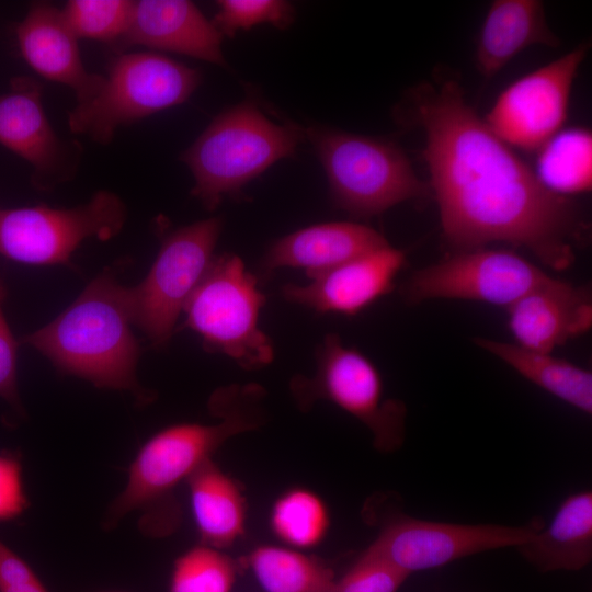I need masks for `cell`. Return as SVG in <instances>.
I'll use <instances>...</instances> for the list:
<instances>
[{"mask_svg":"<svg viewBox=\"0 0 592 592\" xmlns=\"http://www.w3.org/2000/svg\"><path fill=\"white\" fill-rule=\"evenodd\" d=\"M412 118L424 132L443 236L458 251L506 242L562 271L574 262L588 224L569 198L546 189L533 169L468 104L460 86L446 80L411 94Z\"/></svg>","mask_w":592,"mask_h":592,"instance_id":"obj_1","label":"cell"},{"mask_svg":"<svg viewBox=\"0 0 592 592\" xmlns=\"http://www.w3.org/2000/svg\"><path fill=\"white\" fill-rule=\"evenodd\" d=\"M261 395L258 386H231L217 390L210 410L216 423L172 424L151 435L132 460L123 490L110 503L103 526L115 527L133 512L143 514L141 527L153 536L169 533L163 516L174 528L179 517L172 504L173 491L230 437L260 425L255 411L249 409Z\"/></svg>","mask_w":592,"mask_h":592,"instance_id":"obj_2","label":"cell"},{"mask_svg":"<svg viewBox=\"0 0 592 592\" xmlns=\"http://www.w3.org/2000/svg\"><path fill=\"white\" fill-rule=\"evenodd\" d=\"M133 325L129 287L103 273L57 318L23 341L62 373L99 388L128 390L146 402L149 394L136 377L140 349Z\"/></svg>","mask_w":592,"mask_h":592,"instance_id":"obj_3","label":"cell"},{"mask_svg":"<svg viewBox=\"0 0 592 592\" xmlns=\"http://www.w3.org/2000/svg\"><path fill=\"white\" fill-rule=\"evenodd\" d=\"M301 136L299 128L274 123L251 102L223 112L181 156L194 177L192 195L215 209L226 195L292 156Z\"/></svg>","mask_w":592,"mask_h":592,"instance_id":"obj_4","label":"cell"},{"mask_svg":"<svg viewBox=\"0 0 592 592\" xmlns=\"http://www.w3.org/2000/svg\"><path fill=\"white\" fill-rule=\"evenodd\" d=\"M307 136L326 170L334 204L354 216L373 217L432 196L405 151L390 141L327 128H310Z\"/></svg>","mask_w":592,"mask_h":592,"instance_id":"obj_5","label":"cell"},{"mask_svg":"<svg viewBox=\"0 0 592 592\" xmlns=\"http://www.w3.org/2000/svg\"><path fill=\"white\" fill-rule=\"evenodd\" d=\"M200 77L197 70L157 53L122 55L98 92L69 113V128L106 145L119 127L185 102Z\"/></svg>","mask_w":592,"mask_h":592,"instance_id":"obj_6","label":"cell"},{"mask_svg":"<svg viewBox=\"0 0 592 592\" xmlns=\"http://www.w3.org/2000/svg\"><path fill=\"white\" fill-rule=\"evenodd\" d=\"M265 297L241 259L226 253L214 258L187 300L185 326L203 339L207 351L220 352L247 369L270 364V338L260 329Z\"/></svg>","mask_w":592,"mask_h":592,"instance_id":"obj_7","label":"cell"},{"mask_svg":"<svg viewBox=\"0 0 592 592\" xmlns=\"http://www.w3.org/2000/svg\"><path fill=\"white\" fill-rule=\"evenodd\" d=\"M312 377L297 375L292 394L301 409L317 400H328L362 422L382 453L400 448L406 435L407 409L402 401L384 398L380 373L374 363L354 348L343 344L335 333L327 334L316 350Z\"/></svg>","mask_w":592,"mask_h":592,"instance_id":"obj_8","label":"cell"},{"mask_svg":"<svg viewBox=\"0 0 592 592\" xmlns=\"http://www.w3.org/2000/svg\"><path fill=\"white\" fill-rule=\"evenodd\" d=\"M125 220L123 201L106 190L72 208L0 209V253L26 264L67 263L83 240H109L118 235Z\"/></svg>","mask_w":592,"mask_h":592,"instance_id":"obj_9","label":"cell"},{"mask_svg":"<svg viewBox=\"0 0 592 592\" xmlns=\"http://www.w3.org/2000/svg\"><path fill=\"white\" fill-rule=\"evenodd\" d=\"M220 230L216 217L175 230L163 240L144 281L129 287L134 325L156 348L171 339L179 315L215 258Z\"/></svg>","mask_w":592,"mask_h":592,"instance_id":"obj_10","label":"cell"},{"mask_svg":"<svg viewBox=\"0 0 592 592\" xmlns=\"http://www.w3.org/2000/svg\"><path fill=\"white\" fill-rule=\"evenodd\" d=\"M544 525L539 517L523 525L454 524L395 513L366 550L410 576L479 553L517 547Z\"/></svg>","mask_w":592,"mask_h":592,"instance_id":"obj_11","label":"cell"},{"mask_svg":"<svg viewBox=\"0 0 592 592\" xmlns=\"http://www.w3.org/2000/svg\"><path fill=\"white\" fill-rule=\"evenodd\" d=\"M549 276L509 250L477 248L415 271L401 294L408 304L447 298L508 308Z\"/></svg>","mask_w":592,"mask_h":592,"instance_id":"obj_12","label":"cell"},{"mask_svg":"<svg viewBox=\"0 0 592 592\" xmlns=\"http://www.w3.org/2000/svg\"><path fill=\"white\" fill-rule=\"evenodd\" d=\"M589 44L512 82L497 98L485 122L506 145L538 150L562 129L571 90Z\"/></svg>","mask_w":592,"mask_h":592,"instance_id":"obj_13","label":"cell"},{"mask_svg":"<svg viewBox=\"0 0 592 592\" xmlns=\"http://www.w3.org/2000/svg\"><path fill=\"white\" fill-rule=\"evenodd\" d=\"M405 263V252L387 244L330 269L306 285L287 284L283 296L316 312L356 315L394 288Z\"/></svg>","mask_w":592,"mask_h":592,"instance_id":"obj_14","label":"cell"},{"mask_svg":"<svg viewBox=\"0 0 592 592\" xmlns=\"http://www.w3.org/2000/svg\"><path fill=\"white\" fill-rule=\"evenodd\" d=\"M506 310L516 344L544 353H551L592 326L590 289L551 276Z\"/></svg>","mask_w":592,"mask_h":592,"instance_id":"obj_15","label":"cell"},{"mask_svg":"<svg viewBox=\"0 0 592 592\" xmlns=\"http://www.w3.org/2000/svg\"><path fill=\"white\" fill-rule=\"evenodd\" d=\"M0 144L33 167L37 186L47 189L68 175L66 145L45 114L39 84L29 77L13 79L0 94Z\"/></svg>","mask_w":592,"mask_h":592,"instance_id":"obj_16","label":"cell"},{"mask_svg":"<svg viewBox=\"0 0 592 592\" xmlns=\"http://www.w3.org/2000/svg\"><path fill=\"white\" fill-rule=\"evenodd\" d=\"M15 34L29 66L45 79L69 87L77 103L88 101L101 88L104 76L86 69L78 37L61 10L44 2L32 4Z\"/></svg>","mask_w":592,"mask_h":592,"instance_id":"obj_17","label":"cell"},{"mask_svg":"<svg viewBox=\"0 0 592 592\" xmlns=\"http://www.w3.org/2000/svg\"><path fill=\"white\" fill-rule=\"evenodd\" d=\"M223 34L198 8L186 0L134 1L122 41L128 45L187 55L225 66Z\"/></svg>","mask_w":592,"mask_h":592,"instance_id":"obj_18","label":"cell"},{"mask_svg":"<svg viewBox=\"0 0 592 592\" xmlns=\"http://www.w3.org/2000/svg\"><path fill=\"white\" fill-rule=\"evenodd\" d=\"M389 244L377 230L357 223L312 225L274 242L263 259L269 273L281 267L301 269L312 278L356 257Z\"/></svg>","mask_w":592,"mask_h":592,"instance_id":"obj_19","label":"cell"},{"mask_svg":"<svg viewBox=\"0 0 592 592\" xmlns=\"http://www.w3.org/2000/svg\"><path fill=\"white\" fill-rule=\"evenodd\" d=\"M558 44L542 1L496 0L487 11L478 38L477 67L483 77L492 78L524 49Z\"/></svg>","mask_w":592,"mask_h":592,"instance_id":"obj_20","label":"cell"},{"mask_svg":"<svg viewBox=\"0 0 592 592\" xmlns=\"http://www.w3.org/2000/svg\"><path fill=\"white\" fill-rule=\"evenodd\" d=\"M537 570L578 571L592 559V492L568 496L547 526L515 547Z\"/></svg>","mask_w":592,"mask_h":592,"instance_id":"obj_21","label":"cell"},{"mask_svg":"<svg viewBox=\"0 0 592 592\" xmlns=\"http://www.w3.org/2000/svg\"><path fill=\"white\" fill-rule=\"evenodd\" d=\"M202 544L226 549L246 535L247 499L241 485L212 458L186 481Z\"/></svg>","mask_w":592,"mask_h":592,"instance_id":"obj_22","label":"cell"},{"mask_svg":"<svg viewBox=\"0 0 592 592\" xmlns=\"http://www.w3.org/2000/svg\"><path fill=\"white\" fill-rule=\"evenodd\" d=\"M480 349L493 354L521 376L584 413L592 412V374L550 353L528 350L516 343L475 338Z\"/></svg>","mask_w":592,"mask_h":592,"instance_id":"obj_23","label":"cell"},{"mask_svg":"<svg viewBox=\"0 0 592 592\" xmlns=\"http://www.w3.org/2000/svg\"><path fill=\"white\" fill-rule=\"evenodd\" d=\"M246 563L263 592H331L335 581L325 561L284 545H259Z\"/></svg>","mask_w":592,"mask_h":592,"instance_id":"obj_24","label":"cell"},{"mask_svg":"<svg viewBox=\"0 0 592 592\" xmlns=\"http://www.w3.org/2000/svg\"><path fill=\"white\" fill-rule=\"evenodd\" d=\"M535 174L550 192L568 197L592 187V135L584 127L561 129L538 150Z\"/></svg>","mask_w":592,"mask_h":592,"instance_id":"obj_25","label":"cell"},{"mask_svg":"<svg viewBox=\"0 0 592 592\" xmlns=\"http://www.w3.org/2000/svg\"><path fill=\"white\" fill-rule=\"evenodd\" d=\"M330 526L329 508L311 489L289 488L271 506L270 528L284 546L310 550L322 543Z\"/></svg>","mask_w":592,"mask_h":592,"instance_id":"obj_26","label":"cell"},{"mask_svg":"<svg viewBox=\"0 0 592 592\" xmlns=\"http://www.w3.org/2000/svg\"><path fill=\"white\" fill-rule=\"evenodd\" d=\"M237 565L223 549L200 543L173 561L168 592H232Z\"/></svg>","mask_w":592,"mask_h":592,"instance_id":"obj_27","label":"cell"},{"mask_svg":"<svg viewBox=\"0 0 592 592\" xmlns=\"http://www.w3.org/2000/svg\"><path fill=\"white\" fill-rule=\"evenodd\" d=\"M133 8L129 0H71L61 11L78 38L110 42L123 38Z\"/></svg>","mask_w":592,"mask_h":592,"instance_id":"obj_28","label":"cell"},{"mask_svg":"<svg viewBox=\"0 0 592 592\" xmlns=\"http://www.w3.org/2000/svg\"><path fill=\"white\" fill-rule=\"evenodd\" d=\"M213 24L225 35L232 37L239 30L267 23L286 29L293 21V5L282 0H221Z\"/></svg>","mask_w":592,"mask_h":592,"instance_id":"obj_29","label":"cell"},{"mask_svg":"<svg viewBox=\"0 0 592 592\" xmlns=\"http://www.w3.org/2000/svg\"><path fill=\"white\" fill-rule=\"evenodd\" d=\"M408 577L365 549L341 578H335L331 592H397Z\"/></svg>","mask_w":592,"mask_h":592,"instance_id":"obj_30","label":"cell"},{"mask_svg":"<svg viewBox=\"0 0 592 592\" xmlns=\"http://www.w3.org/2000/svg\"><path fill=\"white\" fill-rule=\"evenodd\" d=\"M30 508L23 479V465L12 452H0V522L12 521Z\"/></svg>","mask_w":592,"mask_h":592,"instance_id":"obj_31","label":"cell"},{"mask_svg":"<svg viewBox=\"0 0 592 592\" xmlns=\"http://www.w3.org/2000/svg\"><path fill=\"white\" fill-rule=\"evenodd\" d=\"M0 592H48L33 568L1 539Z\"/></svg>","mask_w":592,"mask_h":592,"instance_id":"obj_32","label":"cell"},{"mask_svg":"<svg viewBox=\"0 0 592 592\" xmlns=\"http://www.w3.org/2000/svg\"><path fill=\"white\" fill-rule=\"evenodd\" d=\"M3 296L4 291L0 281V397L16 410H21L16 383L18 344L2 312Z\"/></svg>","mask_w":592,"mask_h":592,"instance_id":"obj_33","label":"cell"}]
</instances>
